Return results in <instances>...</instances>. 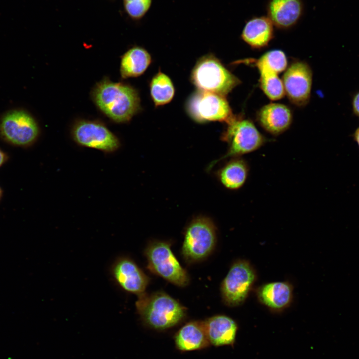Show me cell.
Instances as JSON below:
<instances>
[{
	"instance_id": "cell-1",
	"label": "cell",
	"mask_w": 359,
	"mask_h": 359,
	"mask_svg": "<svg viewBox=\"0 0 359 359\" xmlns=\"http://www.w3.org/2000/svg\"><path fill=\"white\" fill-rule=\"evenodd\" d=\"M96 106L116 123L129 121L140 109L138 91L131 85L113 82L104 78L97 83L92 92Z\"/></svg>"
},
{
	"instance_id": "cell-2",
	"label": "cell",
	"mask_w": 359,
	"mask_h": 359,
	"mask_svg": "<svg viewBox=\"0 0 359 359\" xmlns=\"http://www.w3.org/2000/svg\"><path fill=\"white\" fill-rule=\"evenodd\" d=\"M137 311L151 327L165 329L176 325L185 316L186 309L175 299L163 292L139 295Z\"/></svg>"
},
{
	"instance_id": "cell-3",
	"label": "cell",
	"mask_w": 359,
	"mask_h": 359,
	"mask_svg": "<svg viewBox=\"0 0 359 359\" xmlns=\"http://www.w3.org/2000/svg\"><path fill=\"white\" fill-rule=\"evenodd\" d=\"M190 80L198 90L225 96L241 83L212 54L204 55L197 61L191 71Z\"/></svg>"
},
{
	"instance_id": "cell-4",
	"label": "cell",
	"mask_w": 359,
	"mask_h": 359,
	"mask_svg": "<svg viewBox=\"0 0 359 359\" xmlns=\"http://www.w3.org/2000/svg\"><path fill=\"white\" fill-rule=\"evenodd\" d=\"M226 124V127L221 138L228 144L227 152L223 156L210 164L208 170H211L216 163L224 159L237 157L256 151L266 141L252 121L245 118L242 115H234Z\"/></svg>"
},
{
	"instance_id": "cell-5",
	"label": "cell",
	"mask_w": 359,
	"mask_h": 359,
	"mask_svg": "<svg viewBox=\"0 0 359 359\" xmlns=\"http://www.w3.org/2000/svg\"><path fill=\"white\" fill-rule=\"evenodd\" d=\"M188 115L198 123L228 122L234 116L226 96L197 90L188 98L185 106Z\"/></svg>"
},
{
	"instance_id": "cell-6",
	"label": "cell",
	"mask_w": 359,
	"mask_h": 359,
	"mask_svg": "<svg viewBox=\"0 0 359 359\" xmlns=\"http://www.w3.org/2000/svg\"><path fill=\"white\" fill-rule=\"evenodd\" d=\"M35 119L28 112L19 109L8 111L0 122V135L7 143L20 147L34 144L39 135Z\"/></svg>"
},
{
	"instance_id": "cell-7",
	"label": "cell",
	"mask_w": 359,
	"mask_h": 359,
	"mask_svg": "<svg viewBox=\"0 0 359 359\" xmlns=\"http://www.w3.org/2000/svg\"><path fill=\"white\" fill-rule=\"evenodd\" d=\"M215 242L216 229L212 221L205 216H198L186 228L182 254L188 261L200 260L210 254Z\"/></svg>"
},
{
	"instance_id": "cell-8",
	"label": "cell",
	"mask_w": 359,
	"mask_h": 359,
	"mask_svg": "<svg viewBox=\"0 0 359 359\" xmlns=\"http://www.w3.org/2000/svg\"><path fill=\"white\" fill-rule=\"evenodd\" d=\"M145 255L148 268L152 272L179 286L188 284V275L173 254L169 244L161 241L152 242L146 249Z\"/></svg>"
},
{
	"instance_id": "cell-9",
	"label": "cell",
	"mask_w": 359,
	"mask_h": 359,
	"mask_svg": "<svg viewBox=\"0 0 359 359\" xmlns=\"http://www.w3.org/2000/svg\"><path fill=\"white\" fill-rule=\"evenodd\" d=\"M255 279V271L248 261L238 260L235 262L221 284V292L224 302L232 307L242 304Z\"/></svg>"
},
{
	"instance_id": "cell-10",
	"label": "cell",
	"mask_w": 359,
	"mask_h": 359,
	"mask_svg": "<svg viewBox=\"0 0 359 359\" xmlns=\"http://www.w3.org/2000/svg\"><path fill=\"white\" fill-rule=\"evenodd\" d=\"M71 133L77 144L104 152H115L120 146L118 137L99 121L79 120L73 125Z\"/></svg>"
},
{
	"instance_id": "cell-11",
	"label": "cell",
	"mask_w": 359,
	"mask_h": 359,
	"mask_svg": "<svg viewBox=\"0 0 359 359\" xmlns=\"http://www.w3.org/2000/svg\"><path fill=\"white\" fill-rule=\"evenodd\" d=\"M282 80L285 94L292 104L303 107L309 103L313 72L306 62L300 60L292 61L285 70Z\"/></svg>"
},
{
	"instance_id": "cell-12",
	"label": "cell",
	"mask_w": 359,
	"mask_h": 359,
	"mask_svg": "<svg viewBox=\"0 0 359 359\" xmlns=\"http://www.w3.org/2000/svg\"><path fill=\"white\" fill-rule=\"evenodd\" d=\"M112 275L118 285L124 291L140 295L146 288L148 277L131 259L121 257L113 263Z\"/></svg>"
},
{
	"instance_id": "cell-13",
	"label": "cell",
	"mask_w": 359,
	"mask_h": 359,
	"mask_svg": "<svg viewBox=\"0 0 359 359\" xmlns=\"http://www.w3.org/2000/svg\"><path fill=\"white\" fill-rule=\"evenodd\" d=\"M267 17L277 29L288 30L297 24L303 16L302 0H269L266 6Z\"/></svg>"
},
{
	"instance_id": "cell-14",
	"label": "cell",
	"mask_w": 359,
	"mask_h": 359,
	"mask_svg": "<svg viewBox=\"0 0 359 359\" xmlns=\"http://www.w3.org/2000/svg\"><path fill=\"white\" fill-rule=\"evenodd\" d=\"M256 118L258 124L266 131L273 135H278L291 125L293 113L286 105L270 103L258 110Z\"/></svg>"
},
{
	"instance_id": "cell-15",
	"label": "cell",
	"mask_w": 359,
	"mask_h": 359,
	"mask_svg": "<svg viewBox=\"0 0 359 359\" xmlns=\"http://www.w3.org/2000/svg\"><path fill=\"white\" fill-rule=\"evenodd\" d=\"M274 26L267 16H253L246 21L240 37L252 48L261 49L274 37Z\"/></svg>"
},
{
	"instance_id": "cell-16",
	"label": "cell",
	"mask_w": 359,
	"mask_h": 359,
	"mask_svg": "<svg viewBox=\"0 0 359 359\" xmlns=\"http://www.w3.org/2000/svg\"><path fill=\"white\" fill-rule=\"evenodd\" d=\"M210 343L215 346L232 345L234 343L237 325L231 318L219 315L204 322Z\"/></svg>"
},
{
	"instance_id": "cell-17",
	"label": "cell",
	"mask_w": 359,
	"mask_h": 359,
	"mask_svg": "<svg viewBox=\"0 0 359 359\" xmlns=\"http://www.w3.org/2000/svg\"><path fill=\"white\" fill-rule=\"evenodd\" d=\"M261 303L274 310H281L291 303L293 297L292 286L287 282L277 281L263 285L257 291Z\"/></svg>"
},
{
	"instance_id": "cell-18",
	"label": "cell",
	"mask_w": 359,
	"mask_h": 359,
	"mask_svg": "<svg viewBox=\"0 0 359 359\" xmlns=\"http://www.w3.org/2000/svg\"><path fill=\"white\" fill-rule=\"evenodd\" d=\"M177 347L191 351L206 347L210 343L204 322L192 321L182 326L175 335Z\"/></svg>"
},
{
	"instance_id": "cell-19",
	"label": "cell",
	"mask_w": 359,
	"mask_h": 359,
	"mask_svg": "<svg viewBox=\"0 0 359 359\" xmlns=\"http://www.w3.org/2000/svg\"><path fill=\"white\" fill-rule=\"evenodd\" d=\"M150 54L144 48L135 46L122 56L120 74L122 78L137 77L142 75L151 63Z\"/></svg>"
},
{
	"instance_id": "cell-20",
	"label": "cell",
	"mask_w": 359,
	"mask_h": 359,
	"mask_svg": "<svg viewBox=\"0 0 359 359\" xmlns=\"http://www.w3.org/2000/svg\"><path fill=\"white\" fill-rule=\"evenodd\" d=\"M249 173L247 162L239 157L232 158L217 172V177L226 188L236 190L245 183Z\"/></svg>"
},
{
	"instance_id": "cell-21",
	"label": "cell",
	"mask_w": 359,
	"mask_h": 359,
	"mask_svg": "<svg viewBox=\"0 0 359 359\" xmlns=\"http://www.w3.org/2000/svg\"><path fill=\"white\" fill-rule=\"evenodd\" d=\"M175 92L171 79L159 69L150 83V95L155 106H161L170 102Z\"/></svg>"
},
{
	"instance_id": "cell-22",
	"label": "cell",
	"mask_w": 359,
	"mask_h": 359,
	"mask_svg": "<svg viewBox=\"0 0 359 359\" xmlns=\"http://www.w3.org/2000/svg\"><path fill=\"white\" fill-rule=\"evenodd\" d=\"M248 65H252L258 69H264L277 74L284 72L288 66L285 53L279 49L267 51L258 59H247L237 61Z\"/></svg>"
},
{
	"instance_id": "cell-23",
	"label": "cell",
	"mask_w": 359,
	"mask_h": 359,
	"mask_svg": "<svg viewBox=\"0 0 359 359\" xmlns=\"http://www.w3.org/2000/svg\"><path fill=\"white\" fill-rule=\"evenodd\" d=\"M259 86L265 95L271 100H277L285 95L282 79L278 74L271 71L258 69Z\"/></svg>"
},
{
	"instance_id": "cell-24",
	"label": "cell",
	"mask_w": 359,
	"mask_h": 359,
	"mask_svg": "<svg viewBox=\"0 0 359 359\" xmlns=\"http://www.w3.org/2000/svg\"><path fill=\"white\" fill-rule=\"evenodd\" d=\"M124 10L134 21L143 19L151 8L153 0H122Z\"/></svg>"
},
{
	"instance_id": "cell-25",
	"label": "cell",
	"mask_w": 359,
	"mask_h": 359,
	"mask_svg": "<svg viewBox=\"0 0 359 359\" xmlns=\"http://www.w3.org/2000/svg\"><path fill=\"white\" fill-rule=\"evenodd\" d=\"M351 106L353 114L359 118V91L353 95L352 99Z\"/></svg>"
},
{
	"instance_id": "cell-26",
	"label": "cell",
	"mask_w": 359,
	"mask_h": 359,
	"mask_svg": "<svg viewBox=\"0 0 359 359\" xmlns=\"http://www.w3.org/2000/svg\"><path fill=\"white\" fill-rule=\"evenodd\" d=\"M8 159L7 154L0 148V168L7 162Z\"/></svg>"
},
{
	"instance_id": "cell-27",
	"label": "cell",
	"mask_w": 359,
	"mask_h": 359,
	"mask_svg": "<svg viewBox=\"0 0 359 359\" xmlns=\"http://www.w3.org/2000/svg\"><path fill=\"white\" fill-rule=\"evenodd\" d=\"M352 136L359 149V126L355 130Z\"/></svg>"
},
{
	"instance_id": "cell-28",
	"label": "cell",
	"mask_w": 359,
	"mask_h": 359,
	"mask_svg": "<svg viewBox=\"0 0 359 359\" xmlns=\"http://www.w3.org/2000/svg\"><path fill=\"white\" fill-rule=\"evenodd\" d=\"M2 196H3V190H2L1 186H0V202L2 199Z\"/></svg>"
}]
</instances>
